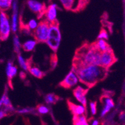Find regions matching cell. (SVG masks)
<instances>
[{"mask_svg": "<svg viewBox=\"0 0 125 125\" xmlns=\"http://www.w3.org/2000/svg\"><path fill=\"white\" fill-rule=\"evenodd\" d=\"M73 70L78 75L79 81L88 88H91L103 80L108 74V70L95 64L83 65L74 62Z\"/></svg>", "mask_w": 125, "mask_h": 125, "instance_id": "6da1fadb", "label": "cell"}, {"mask_svg": "<svg viewBox=\"0 0 125 125\" xmlns=\"http://www.w3.org/2000/svg\"><path fill=\"white\" fill-rule=\"evenodd\" d=\"M101 53L96 48L93 43L84 44L77 50L74 62L83 65H100Z\"/></svg>", "mask_w": 125, "mask_h": 125, "instance_id": "7a4b0ae2", "label": "cell"}, {"mask_svg": "<svg viewBox=\"0 0 125 125\" xmlns=\"http://www.w3.org/2000/svg\"><path fill=\"white\" fill-rule=\"evenodd\" d=\"M61 41V33L58 21L51 23L50 25L49 35L46 41V44L50 48L54 51H56L60 47Z\"/></svg>", "mask_w": 125, "mask_h": 125, "instance_id": "3957f363", "label": "cell"}, {"mask_svg": "<svg viewBox=\"0 0 125 125\" xmlns=\"http://www.w3.org/2000/svg\"><path fill=\"white\" fill-rule=\"evenodd\" d=\"M50 24L45 20L41 21L38 24V27L33 31V35L37 42H46L49 35Z\"/></svg>", "mask_w": 125, "mask_h": 125, "instance_id": "277c9868", "label": "cell"}, {"mask_svg": "<svg viewBox=\"0 0 125 125\" xmlns=\"http://www.w3.org/2000/svg\"><path fill=\"white\" fill-rule=\"evenodd\" d=\"M11 31V23L5 12L0 11V40L5 41L10 36Z\"/></svg>", "mask_w": 125, "mask_h": 125, "instance_id": "5b68a950", "label": "cell"}, {"mask_svg": "<svg viewBox=\"0 0 125 125\" xmlns=\"http://www.w3.org/2000/svg\"><path fill=\"white\" fill-rule=\"evenodd\" d=\"M116 61L117 59L111 48L101 53L100 65L104 68L108 70Z\"/></svg>", "mask_w": 125, "mask_h": 125, "instance_id": "8992f818", "label": "cell"}, {"mask_svg": "<svg viewBox=\"0 0 125 125\" xmlns=\"http://www.w3.org/2000/svg\"><path fill=\"white\" fill-rule=\"evenodd\" d=\"M79 79L77 74L73 70L69 72L64 79L60 83V85L65 88H71L78 84Z\"/></svg>", "mask_w": 125, "mask_h": 125, "instance_id": "52a82bcc", "label": "cell"}, {"mask_svg": "<svg viewBox=\"0 0 125 125\" xmlns=\"http://www.w3.org/2000/svg\"><path fill=\"white\" fill-rule=\"evenodd\" d=\"M27 5L31 11L35 14H37L39 17L44 15L46 10L45 5L37 0H28Z\"/></svg>", "mask_w": 125, "mask_h": 125, "instance_id": "ba28073f", "label": "cell"}, {"mask_svg": "<svg viewBox=\"0 0 125 125\" xmlns=\"http://www.w3.org/2000/svg\"><path fill=\"white\" fill-rule=\"evenodd\" d=\"M57 5L54 3L49 5L46 8L44 12V15L45 16V20L48 22L50 24L57 21Z\"/></svg>", "mask_w": 125, "mask_h": 125, "instance_id": "9c48e42d", "label": "cell"}, {"mask_svg": "<svg viewBox=\"0 0 125 125\" xmlns=\"http://www.w3.org/2000/svg\"><path fill=\"white\" fill-rule=\"evenodd\" d=\"M87 92H88V89H85V88H83V87L80 86L76 87L73 90V94H74L76 99L82 105H83L85 107L86 106L87 103L86 98V94Z\"/></svg>", "mask_w": 125, "mask_h": 125, "instance_id": "30bf717a", "label": "cell"}, {"mask_svg": "<svg viewBox=\"0 0 125 125\" xmlns=\"http://www.w3.org/2000/svg\"><path fill=\"white\" fill-rule=\"evenodd\" d=\"M13 14L11 18V31L16 33L18 30V5L16 1H13Z\"/></svg>", "mask_w": 125, "mask_h": 125, "instance_id": "8fae6325", "label": "cell"}, {"mask_svg": "<svg viewBox=\"0 0 125 125\" xmlns=\"http://www.w3.org/2000/svg\"><path fill=\"white\" fill-rule=\"evenodd\" d=\"M68 106L74 116L84 115L86 113V107L82 104H76L73 103L68 101Z\"/></svg>", "mask_w": 125, "mask_h": 125, "instance_id": "7c38bea8", "label": "cell"}, {"mask_svg": "<svg viewBox=\"0 0 125 125\" xmlns=\"http://www.w3.org/2000/svg\"><path fill=\"white\" fill-rule=\"evenodd\" d=\"M62 6L68 10H77L80 5V0H59Z\"/></svg>", "mask_w": 125, "mask_h": 125, "instance_id": "4fadbf2b", "label": "cell"}, {"mask_svg": "<svg viewBox=\"0 0 125 125\" xmlns=\"http://www.w3.org/2000/svg\"><path fill=\"white\" fill-rule=\"evenodd\" d=\"M18 72V69L16 66L13 64L11 61H9L7 62L6 67V76L8 78L9 80H11L16 75Z\"/></svg>", "mask_w": 125, "mask_h": 125, "instance_id": "5bb4252c", "label": "cell"}, {"mask_svg": "<svg viewBox=\"0 0 125 125\" xmlns=\"http://www.w3.org/2000/svg\"><path fill=\"white\" fill-rule=\"evenodd\" d=\"M28 71H30V73L36 78H43V76H44V73H43V71H41L38 66L32 65L31 62H29V61H28Z\"/></svg>", "mask_w": 125, "mask_h": 125, "instance_id": "9a60e30c", "label": "cell"}, {"mask_svg": "<svg viewBox=\"0 0 125 125\" xmlns=\"http://www.w3.org/2000/svg\"><path fill=\"white\" fill-rule=\"evenodd\" d=\"M93 44L94 46L96 47V48L98 51H100L101 53L104 52V51L111 49L109 44L107 43V42L104 40H98V41H96L95 43H94Z\"/></svg>", "mask_w": 125, "mask_h": 125, "instance_id": "2e32d148", "label": "cell"}, {"mask_svg": "<svg viewBox=\"0 0 125 125\" xmlns=\"http://www.w3.org/2000/svg\"><path fill=\"white\" fill-rule=\"evenodd\" d=\"M37 43L35 40H29L23 43L22 48L25 51H32L36 47Z\"/></svg>", "mask_w": 125, "mask_h": 125, "instance_id": "e0dca14e", "label": "cell"}, {"mask_svg": "<svg viewBox=\"0 0 125 125\" xmlns=\"http://www.w3.org/2000/svg\"><path fill=\"white\" fill-rule=\"evenodd\" d=\"M13 0H0V11L5 12L11 8Z\"/></svg>", "mask_w": 125, "mask_h": 125, "instance_id": "ac0fdd59", "label": "cell"}, {"mask_svg": "<svg viewBox=\"0 0 125 125\" xmlns=\"http://www.w3.org/2000/svg\"><path fill=\"white\" fill-rule=\"evenodd\" d=\"M73 125H89L84 115L74 116Z\"/></svg>", "mask_w": 125, "mask_h": 125, "instance_id": "d6986e66", "label": "cell"}, {"mask_svg": "<svg viewBox=\"0 0 125 125\" xmlns=\"http://www.w3.org/2000/svg\"><path fill=\"white\" fill-rule=\"evenodd\" d=\"M58 96L55 95L53 93H50L47 94L44 98L45 102L48 104H55L57 101H58Z\"/></svg>", "mask_w": 125, "mask_h": 125, "instance_id": "ffe728a7", "label": "cell"}, {"mask_svg": "<svg viewBox=\"0 0 125 125\" xmlns=\"http://www.w3.org/2000/svg\"><path fill=\"white\" fill-rule=\"evenodd\" d=\"M18 60L20 66L24 71H28V62L26 61L24 58L20 54H19L18 56Z\"/></svg>", "mask_w": 125, "mask_h": 125, "instance_id": "44dd1931", "label": "cell"}, {"mask_svg": "<svg viewBox=\"0 0 125 125\" xmlns=\"http://www.w3.org/2000/svg\"><path fill=\"white\" fill-rule=\"evenodd\" d=\"M13 46H14V50L16 53H20V50L21 48V44L20 43L19 37L17 35H14L13 38Z\"/></svg>", "mask_w": 125, "mask_h": 125, "instance_id": "7402d4cb", "label": "cell"}, {"mask_svg": "<svg viewBox=\"0 0 125 125\" xmlns=\"http://www.w3.org/2000/svg\"><path fill=\"white\" fill-rule=\"evenodd\" d=\"M39 23L34 19H31L28 21L27 24V29L29 30L34 31L38 27Z\"/></svg>", "mask_w": 125, "mask_h": 125, "instance_id": "603a6c76", "label": "cell"}, {"mask_svg": "<svg viewBox=\"0 0 125 125\" xmlns=\"http://www.w3.org/2000/svg\"><path fill=\"white\" fill-rule=\"evenodd\" d=\"M103 102L104 105L108 106L110 107L111 108H113L114 106H115L113 100L108 96L103 97Z\"/></svg>", "mask_w": 125, "mask_h": 125, "instance_id": "cb8c5ba5", "label": "cell"}, {"mask_svg": "<svg viewBox=\"0 0 125 125\" xmlns=\"http://www.w3.org/2000/svg\"><path fill=\"white\" fill-rule=\"evenodd\" d=\"M37 110L39 113L42 114V115H45V114L48 113L49 112V108L43 104L38 105V106L37 107Z\"/></svg>", "mask_w": 125, "mask_h": 125, "instance_id": "d4e9b609", "label": "cell"}, {"mask_svg": "<svg viewBox=\"0 0 125 125\" xmlns=\"http://www.w3.org/2000/svg\"><path fill=\"white\" fill-rule=\"evenodd\" d=\"M108 38V32L105 30L102 29L100 32V34L98 36V40H107Z\"/></svg>", "mask_w": 125, "mask_h": 125, "instance_id": "484cf974", "label": "cell"}, {"mask_svg": "<svg viewBox=\"0 0 125 125\" xmlns=\"http://www.w3.org/2000/svg\"><path fill=\"white\" fill-rule=\"evenodd\" d=\"M90 109H91V114L93 115H94L96 113V106H97V104L96 102L95 101H93V102L90 103Z\"/></svg>", "mask_w": 125, "mask_h": 125, "instance_id": "4316f807", "label": "cell"}, {"mask_svg": "<svg viewBox=\"0 0 125 125\" xmlns=\"http://www.w3.org/2000/svg\"><path fill=\"white\" fill-rule=\"evenodd\" d=\"M33 111V108H21L18 110V113L20 114H24V113H30Z\"/></svg>", "mask_w": 125, "mask_h": 125, "instance_id": "83f0119b", "label": "cell"}, {"mask_svg": "<svg viewBox=\"0 0 125 125\" xmlns=\"http://www.w3.org/2000/svg\"><path fill=\"white\" fill-rule=\"evenodd\" d=\"M6 115H7V114L4 112L3 110H1V109L0 110V119H1V118H4V116H6Z\"/></svg>", "mask_w": 125, "mask_h": 125, "instance_id": "f1b7e54d", "label": "cell"}, {"mask_svg": "<svg viewBox=\"0 0 125 125\" xmlns=\"http://www.w3.org/2000/svg\"><path fill=\"white\" fill-rule=\"evenodd\" d=\"M119 118L122 121H125V113H121L120 116H119Z\"/></svg>", "mask_w": 125, "mask_h": 125, "instance_id": "f546056e", "label": "cell"}, {"mask_svg": "<svg viewBox=\"0 0 125 125\" xmlns=\"http://www.w3.org/2000/svg\"><path fill=\"white\" fill-rule=\"evenodd\" d=\"M91 125H99V121L96 119H94L91 122Z\"/></svg>", "mask_w": 125, "mask_h": 125, "instance_id": "4dcf8cb0", "label": "cell"}, {"mask_svg": "<svg viewBox=\"0 0 125 125\" xmlns=\"http://www.w3.org/2000/svg\"></svg>", "mask_w": 125, "mask_h": 125, "instance_id": "1f68e13d", "label": "cell"}]
</instances>
